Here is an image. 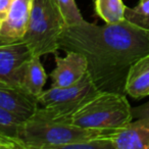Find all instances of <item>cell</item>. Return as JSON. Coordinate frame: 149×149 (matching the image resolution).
<instances>
[{
    "mask_svg": "<svg viewBox=\"0 0 149 149\" xmlns=\"http://www.w3.org/2000/svg\"><path fill=\"white\" fill-rule=\"evenodd\" d=\"M59 49L83 54L88 74L99 92L125 93L131 66L149 53V30L130 23L98 26L85 22L65 27Z\"/></svg>",
    "mask_w": 149,
    "mask_h": 149,
    "instance_id": "obj_1",
    "label": "cell"
},
{
    "mask_svg": "<svg viewBox=\"0 0 149 149\" xmlns=\"http://www.w3.org/2000/svg\"><path fill=\"white\" fill-rule=\"evenodd\" d=\"M57 120L80 128L114 132L132 122L133 113L126 94L98 92L76 111Z\"/></svg>",
    "mask_w": 149,
    "mask_h": 149,
    "instance_id": "obj_2",
    "label": "cell"
},
{
    "mask_svg": "<svg viewBox=\"0 0 149 149\" xmlns=\"http://www.w3.org/2000/svg\"><path fill=\"white\" fill-rule=\"evenodd\" d=\"M112 132L85 129L58 122L35 112L22 126L19 138L27 149H63L64 146Z\"/></svg>",
    "mask_w": 149,
    "mask_h": 149,
    "instance_id": "obj_3",
    "label": "cell"
},
{
    "mask_svg": "<svg viewBox=\"0 0 149 149\" xmlns=\"http://www.w3.org/2000/svg\"><path fill=\"white\" fill-rule=\"evenodd\" d=\"M65 27L55 0H32L29 26L23 40L32 55L55 54Z\"/></svg>",
    "mask_w": 149,
    "mask_h": 149,
    "instance_id": "obj_4",
    "label": "cell"
},
{
    "mask_svg": "<svg viewBox=\"0 0 149 149\" xmlns=\"http://www.w3.org/2000/svg\"><path fill=\"white\" fill-rule=\"evenodd\" d=\"M89 74L74 85L68 87H50L37 96L39 105L38 112L51 120H60L70 116L84 103L98 93Z\"/></svg>",
    "mask_w": 149,
    "mask_h": 149,
    "instance_id": "obj_5",
    "label": "cell"
},
{
    "mask_svg": "<svg viewBox=\"0 0 149 149\" xmlns=\"http://www.w3.org/2000/svg\"><path fill=\"white\" fill-rule=\"evenodd\" d=\"M31 56L23 39H0V84L23 86L24 70Z\"/></svg>",
    "mask_w": 149,
    "mask_h": 149,
    "instance_id": "obj_6",
    "label": "cell"
},
{
    "mask_svg": "<svg viewBox=\"0 0 149 149\" xmlns=\"http://www.w3.org/2000/svg\"><path fill=\"white\" fill-rule=\"evenodd\" d=\"M88 72V63L83 54L66 51L65 56L55 55V68L50 74L52 87H68L83 79Z\"/></svg>",
    "mask_w": 149,
    "mask_h": 149,
    "instance_id": "obj_7",
    "label": "cell"
},
{
    "mask_svg": "<svg viewBox=\"0 0 149 149\" xmlns=\"http://www.w3.org/2000/svg\"><path fill=\"white\" fill-rule=\"evenodd\" d=\"M0 107L27 120L38 110L39 103L24 86L0 84Z\"/></svg>",
    "mask_w": 149,
    "mask_h": 149,
    "instance_id": "obj_8",
    "label": "cell"
},
{
    "mask_svg": "<svg viewBox=\"0 0 149 149\" xmlns=\"http://www.w3.org/2000/svg\"><path fill=\"white\" fill-rule=\"evenodd\" d=\"M114 149H149V116L137 118L110 134Z\"/></svg>",
    "mask_w": 149,
    "mask_h": 149,
    "instance_id": "obj_9",
    "label": "cell"
},
{
    "mask_svg": "<svg viewBox=\"0 0 149 149\" xmlns=\"http://www.w3.org/2000/svg\"><path fill=\"white\" fill-rule=\"evenodd\" d=\"M32 0H13L0 29V39L21 40L28 30Z\"/></svg>",
    "mask_w": 149,
    "mask_h": 149,
    "instance_id": "obj_10",
    "label": "cell"
},
{
    "mask_svg": "<svg viewBox=\"0 0 149 149\" xmlns=\"http://www.w3.org/2000/svg\"><path fill=\"white\" fill-rule=\"evenodd\" d=\"M125 93L135 99L149 96V53L139 58L127 76Z\"/></svg>",
    "mask_w": 149,
    "mask_h": 149,
    "instance_id": "obj_11",
    "label": "cell"
},
{
    "mask_svg": "<svg viewBox=\"0 0 149 149\" xmlns=\"http://www.w3.org/2000/svg\"><path fill=\"white\" fill-rule=\"evenodd\" d=\"M40 57L41 56L32 55L29 58L25 66L23 79V86L36 97L43 91L47 81V74Z\"/></svg>",
    "mask_w": 149,
    "mask_h": 149,
    "instance_id": "obj_12",
    "label": "cell"
},
{
    "mask_svg": "<svg viewBox=\"0 0 149 149\" xmlns=\"http://www.w3.org/2000/svg\"><path fill=\"white\" fill-rule=\"evenodd\" d=\"M94 8L105 24H118L126 19V5L123 0H94Z\"/></svg>",
    "mask_w": 149,
    "mask_h": 149,
    "instance_id": "obj_13",
    "label": "cell"
},
{
    "mask_svg": "<svg viewBox=\"0 0 149 149\" xmlns=\"http://www.w3.org/2000/svg\"><path fill=\"white\" fill-rule=\"evenodd\" d=\"M125 17L130 23L149 30V0H140L134 7L126 6Z\"/></svg>",
    "mask_w": 149,
    "mask_h": 149,
    "instance_id": "obj_14",
    "label": "cell"
},
{
    "mask_svg": "<svg viewBox=\"0 0 149 149\" xmlns=\"http://www.w3.org/2000/svg\"><path fill=\"white\" fill-rule=\"evenodd\" d=\"M66 27L85 23L76 0H55Z\"/></svg>",
    "mask_w": 149,
    "mask_h": 149,
    "instance_id": "obj_15",
    "label": "cell"
},
{
    "mask_svg": "<svg viewBox=\"0 0 149 149\" xmlns=\"http://www.w3.org/2000/svg\"><path fill=\"white\" fill-rule=\"evenodd\" d=\"M25 122L26 120L0 107V130H2L6 134L19 138V130Z\"/></svg>",
    "mask_w": 149,
    "mask_h": 149,
    "instance_id": "obj_16",
    "label": "cell"
},
{
    "mask_svg": "<svg viewBox=\"0 0 149 149\" xmlns=\"http://www.w3.org/2000/svg\"><path fill=\"white\" fill-rule=\"evenodd\" d=\"M132 113L133 118H145V116H149V101L142 104V105H139L137 107L132 108Z\"/></svg>",
    "mask_w": 149,
    "mask_h": 149,
    "instance_id": "obj_17",
    "label": "cell"
},
{
    "mask_svg": "<svg viewBox=\"0 0 149 149\" xmlns=\"http://www.w3.org/2000/svg\"><path fill=\"white\" fill-rule=\"evenodd\" d=\"M2 23H3V19L0 17V29H1V26H2Z\"/></svg>",
    "mask_w": 149,
    "mask_h": 149,
    "instance_id": "obj_18",
    "label": "cell"
}]
</instances>
